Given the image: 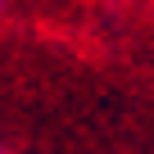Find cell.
Returning <instances> with one entry per match:
<instances>
[{"instance_id":"cell-1","label":"cell","mask_w":154,"mask_h":154,"mask_svg":"<svg viewBox=\"0 0 154 154\" xmlns=\"http://www.w3.org/2000/svg\"><path fill=\"white\" fill-rule=\"evenodd\" d=\"M0 154H5V149H0Z\"/></svg>"}]
</instances>
